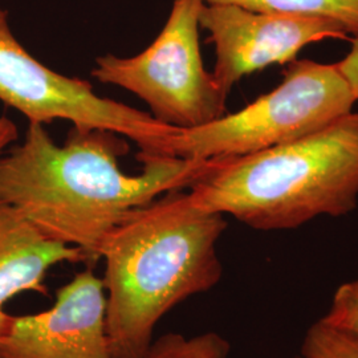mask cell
<instances>
[{"instance_id": "3", "label": "cell", "mask_w": 358, "mask_h": 358, "mask_svg": "<svg viewBox=\"0 0 358 358\" xmlns=\"http://www.w3.org/2000/svg\"><path fill=\"white\" fill-rule=\"evenodd\" d=\"M192 203L259 231L294 230L358 203V112L257 153L208 159Z\"/></svg>"}, {"instance_id": "1", "label": "cell", "mask_w": 358, "mask_h": 358, "mask_svg": "<svg viewBox=\"0 0 358 358\" xmlns=\"http://www.w3.org/2000/svg\"><path fill=\"white\" fill-rule=\"evenodd\" d=\"M127 153V142L109 130L73 127L57 145L44 125L29 122L24 140L0 155V202L96 263L103 241L130 210L190 189L210 164L158 155L140 159V174H127L118 164Z\"/></svg>"}, {"instance_id": "12", "label": "cell", "mask_w": 358, "mask_h": 358, "mask_svg": "<svg viewBox=\"0 0 358 358\" xmlns=\"http://www.w3.org/2000/svg\"><path fill=\"white\" fill-rule=\"evenodd\" d=\"M301 356L306 358H358V338L340 332L319 320L306 333Z\"/></svg>"}, {"instance_id": "16", "label": "cell", "mask_w": 358, "mask_h": 358, "mask_svg": "<svg viewBox=\"0 0 358 358\" xmlns=\"http://www.w3.org/2000/svg\"><path fill=\"white\" fill-rule=\"evenodd\" d=\"M294 358H306L304 356H301V357H294Z\"/></svg>"}, {"instance_id": "9", "label": "cell", "mask_w": 358, "mask_h": 358, "mask_svg": "<svg viewBox=\"0 0 358 358\" xmlns=\"http://www.w3.org/2000/svg\"><path fill=\"white\" fill-rule=\"evenodd\" d=\"M87 263L75 247L53 242L11 206L0 202V337L10 316L4 306L17 294H47L50 269L62 263Z\"/></svg>"}, {"instance_id": "13", "label": "cell", "mask_w": 358, "mask_h": 358, "mask_svg": "<svg viewBox=\"0 0 358 358\" xmlns=\"http://www.w3.org/2000/svg\"><path fill=\"white\" fill-rule=\"evenodd\" d=\"M321 321L358 338V278L336 289L329 309Z\"/></svg>"}, {"instance_id": "15", "label": "cell", "mask_w": 358, "mask_h": 358, "mask_svg": "<svg viewBox=\"0 0 358 358\" xmlns=\"http://www.w3.org/2000/svg\"><path fill=\"white\" fill-rule=\"evenodd\" d=\"M17 140V128L13 120L0 115V155L6 152V149Z\"/></svg>"}, {"instance_id": "11", "label": "cell", "mask_w": 358, "mask_h": 358, "mask_svg": "<svg viewBox=\"0 0 358 358\" xmlns=\"http://www.w3.org/2000/svg\"><path fill=\"white\" fill-rule=\"evenodd\" d=\"M230 350V343L217 332L166 333L154 338L140 358H229Z\"/></svg>"}, {"instance_id": "5", "label": "cell", "mask_w": 358, "mask_h": 358, "mask_svg": "<svg viewBox=\"0 0 358 358\" xmlns=\"http://www.w3.org/2000/svg\"><path fill=\"white\" fill-rule=\"evenodd\" d=\"M203 0H173L166 24L153 43L130 57L96 59L92 76L143 100L165 125L201 128L226 115L227 94L206 71L199 44Z\"/></svg>"}, {"instance_id": "14", "label": "cell", "mask_w": 358, "mask_h": 358, "mask_svg": "<svg viewBox=\"0 0 358 358\" xmlns=\"http://www.w3.org/2000/svg\"><path fill=\"white\" fill-rule=\"evenodd\" d=\"M350 41L352 50L341 62L336 63V66L341 75L345 77L358 101V38H350Z\"/></svg>"}, {"instance_id": "8", "label": "cell", "mask_w": 358, "mask_h": 358, "mask_svg": "<svg viewBox=\"0 0 358 358\" xmlns=\"http://www.w3.org/2000/svg\"><path fill=\"white\" fill-rule=\"evenodd\" d=\"M0 358H115L103 279L85 269L56 292L50 309L11 315L0 337Z\"/></svg>"}, {"instance_id": "4", "label": "cell", "mask_w": 358, "mask_h": 358, "mask_svg": "<svg viewBox=\"0 0 358 358\" xmlns=\"http://www.w3.org/2000/svg\"><path fill=\"white\" fill-rule=\"evenodd\" d=\"M356 103L336 64L294 60L282 84L254 103L201 128L178 130L167 155L208 161L257 153L320 130Z\"/></svg>"}, {"instance_id": "2", "label": "cell", "mask_w": 358, "mask_h": 358, "mask_svg": "<svg viewBox=\"0 0 358 358\" xmlns=\"http://www.w3.org/2000/svg\"><path fill=\"white\" fill-rule=\"evenodd\" d=\"M226 217L169 192L130 210L103 241L106 333L115 358H140L158 322L220 282L217 242Z\"/></svg>"}, {"instance_id": "10", "label": "cell", "mask_w": 358, "mask_h": 358, "mask_svg": "<svg viewBox=\"0 0 358 358\" xmlns=\"http://www.w3.org/2000/svg\"><path fill=\"white\" fill-rule=\"evenodd\" d=\"M206 4L236 6L254 13H287L331 19L358 38V0H203Z\"/></svg>"}, {"instance_id": "7", "label": "cell", "mask_w": 358, "mask_h": 358, "mask_svg": "<svg viewBox=\"0 0 358 358\" xmlns=\"http://www.w3.org/2000/svg\"><path fill=\"white\" fill-rule=\"evenodd\" d=\"M199 23L215 47L213 76L227 96L242 77L269 65L292 63L308 44L327 38L350 40L331 19L254 13L226 4H205Z\"/></svg>"}, {"instance_id": "6", "label": "cell", "mask_w": 358, "mask_h": 358, "mask_svg": "<svg viewBox=\"0 0 358 358\" xmlns=\"http://www.w3.org/2000/svg\"><path fill=\"white\" fill-rule=\"evenodd\" d=\"M0 101L28 122H72L77 129H103L128 137L140 148L138 159L167 155L179 129L125 103L100 97L92 84L41 64L13 35L8 13L0 8Z\"/></svg>"}]
</instances>
